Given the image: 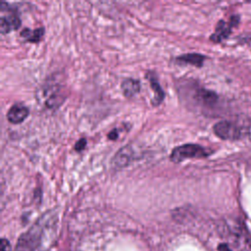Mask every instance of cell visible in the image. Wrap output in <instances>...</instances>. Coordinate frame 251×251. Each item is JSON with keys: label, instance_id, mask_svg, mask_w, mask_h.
Listing matches in <instances>:
<instances>
[{"label": "cell", "instance_id": "obj_1", "mask_svg": "<svg viewBox=\"0 0 251 251\" xmlns=\"http://www.w3.org/2000/svg\"><path fill=\"white\" fill-rule=\"evenodd\" d=\"M57 215L53 211L44 213L27 231L23 233L17 242L16 251H35L43 242L47 229L56 226Z\"/></svg>", "mask_w": 251, "mask_h": 251}, {"label": "cell", "instance_id": "obj_2", "mask_svg": "<svg viewBox=\"0 0 251 251\" xmlns=\"http://www.w3.org/2000/svg\"><path fill=\"white\" fill-rule=\"evenodd\" d=\"M211 154V151L193 143H186L176 146L173 149L170 159L174 163H180L186 159L205 158Z\"/></svg>", "mask_w": 251, "mask_h": 251}, {"label": "cell", "instance_id": "obj_3", "mask_svg": "<svg viewBox=\"0 0 251 251\" xmlns=\"http://www.w3.org/2000/svg\"><path fill=\"white\" fill-rule=\"evenodd\" d=\"M0 30L3 34L18 29L21 25V19L10 5L4 1L0 3Z\"/></svg>", "mask_w": 251, "mask_h": 251}, {"label": "cell", "instance_id": "obj_4", "mask_svg": "<svg viewBox=\"0 0 251 251\" xmlns=\"http://www.w3.org/2000/svg\"><path fill=\"white\" fill-rule=\"evenodd\" d=\"M213 130L215 134L224 140H237L241 137L240 128L233 123L228 121H221L217 123Z\"/></svg>", "mask_w": 251, "mask_h": 251}, {"label": "cell", "instance_id": "obj_5", "mask_svg": "<svg viewBox=\"0 0 251 251\" xmlns=\"http://www.w3.org/2000/svg\"><path fill=\"white\" fill-rule=\"evenodd\" d=\"M239 22V18L237 16H232L230 18L229 23H226L225 21H219L217 24L215 32L210 36V40L216 43H219L226 38L228 37V35L231 32V28L235 26Z\"/></svg>", "mask_w": 251, "mask_h": 251}, {"label": "cell", "instance_id": "obj_6", "mask_svg": "<svg viewBox=\"0 0 251 251\" xmlns=\"http://www.w3.org/2000/svg\"><path fill=\"white\" fill-rule=\"evenodd\" d=\"M29 114L28 108L24 105L23 103H16L14 104L7 112V120L11 124H21L24 122Z\"/></svg>", "mask_w": 251, "mask_h": 251}, {"label": "cell", "instance_id": "obj_7", "mask_svg": "<svg viewBox=\"0 0 251 251\" xmlns=\"http://www.w3.org/2000/svg\"><path fill=\"white\" fill-rule=\"evenodd\" d=\"M133 159V149L128 145L122 147L113 157L112 166L116 169H121L127 166Z\"/></svg>", "mask_w": 251, "mask_h": 251}, {"label": "cell", "instance_id": "obj_8", "mask_svg": "<svg viewBox=\"0 0 251 251\" xmlns=\"http://www.w3.org/2000/svg\"><path fill=\"white\" fill-rule=\"evenodd\" d=\"M149 82H150V85H151V88L152 90L154 91V97L152 98V104L154 106H158L160 105L164 98H165V92L164 90L162 89L160 83H159V80L155 75V73L153 72H148L147 75H146Z\"/></svg>", "mask_w": 251, "mask_h": 251}, {"label": "cell", "instance_id": "obj_9", "mask_svg": "<svg viewBox=\"0 0 251 251\" xmlns=\"http://www.w3.org/2000/svg\"><path fill=\"white\" fill-rule=\"evenodd\" d=\"M206 57L202 54L198 53H188V54H183L176 58V61L178 64H189L193 65L195 67H202L204 60Z\"/></svg>", "mask_w": 251, "mask_h": 251}, {"label": "cell", "instance_id": "obj_10", "mask_svg": "<svg viewBox=\"0 0 251 251\" xmlns=\"http://www.w3.org/2000/svg\"><path fill=\"white\" fill-rule=\"evenodd\" d=\"M140 86L139 80L133 78H126L121 85L124 95L127 98L133 97L135 94H137L140 91Z\"/></svg>", "mask_w": 251, "mask_h": 251}, {"label": "cell", "instance_id": "obj_11", "mask_svg": "<svg viewBox=\"0 0 251 251\" xmlns=\"http://www.w3.org/2000/svg\"><path fill=\"white\" fill-rule=\"evenodd\" d=\"M43 34H44V28L43 27H39V28H35V29L25 28L21 31V36H23L24 38H25L26 41L31 42V43H35V42L40 41Z\"/></svg>", "mask_w": 251, "mask_h": 251}, {"label": "cell", "instance_id": "obj_12", "mask_svg": "<svg viewBox=\"0 0 251 251\" xmlns=\"http://www.w3.org/2000/svg\"><path fill=\"white\" fill-rule=\"evenodd\" d=\"M197 94H198L199 100L207 105H212V104L216 103L218 100V95L215 92L207 90L205 88H200L198 90Z\"/></svg>", "mask_w": 251, "mask_h": 251}, {"label": "cell", "instance_id": "obj_13", "mask_svg": "<svg viewBox=\"0 0 251 251\" xmlns=\"http://www.w3.org/2000/svg\"><path fill=\"white\" fill-rule=\"evenodd\" d=\"M86 144H87L86 139H85V138H80V139L75 143V150L77 151V152H80V151H82V150L85 148Z\"/></svg>", "mask_w": 251, "mask_h": 251}, {"label": "cell", "instance_id": "obj_14", "mask_svg": "<svg viewBox=\"0 0 251 251\" xmlns=\"http://www.w3.org/2000/svg\"><path fill=\"white\" fill-rule=\"evenodd\" d=\"M0 251H11V244L6 238L1 239V244H0Z\"/></svg>", "mask_w": 251, "mask_h": 251}, {"label": "cell", "instance_id": "obj_15", "mask_svg": "<svg viewBox=\"0 0 251 251\" xmlns=\"http://www.w3.org/2000/svg\"><path fill=\"white\" fill-rule=\"evenodd\" d=\"M118 136H119V133H118V129H116V128L113 129L112 131H110L108 134V138H110L111 140H116L118 138Z\"/></svg>", "mask_w": 251, "mask_h": 251}, {"label": "cell", "instance_id": "obj_16", "mask_svg": "<svg viewBox=\"0 0 251 251\" xmlns=\"http://www.w3.org/2000/svg\"><path fill=\"white\" fill-rule=\"evenodd\" d=\"M218 251H231V250H230V248L228 247L227 244L222 243L218 246Z\"/></svg>", "mask_w": 251, "mask_h": 251}]
</instances>
